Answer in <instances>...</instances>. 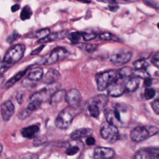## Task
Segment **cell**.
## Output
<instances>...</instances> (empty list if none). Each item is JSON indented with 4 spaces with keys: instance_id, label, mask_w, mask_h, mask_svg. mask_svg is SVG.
I'll use <instances>...</instances> for the list:
<instances>
[{
    "instance_id": "cell-1",
    "label": "cell",
    "mask_w": 159,
    "mask_h": 159,
    "mask_svg": "<svg viewBox=\"0 0 159 159\" xmlns=\"http://www.w3.org/2000/svg\"><path fill=\"white\" fill-rule=\"evenodd\" d=\"M25 47L23 44H17L9 48L5 53L1 66L0 73L2 74L11 66L18 62L24 56Z\"/></svg>"
},
{
    "instance_id": "cell-2",
    "label": "cell",
    "mask_w": 159,
    "mask_h": 159,
    "mask_svg": "<svg viewBox=\"0 0 159 159\" xmlns=\"http://www.w3.org/2000/svg\"><path fill=\"white\" fill-rule=\"evenodd\" d=\"M158 129L155 126H138L130 132L131 139L136 142H142L156 135Z\"/></svg>"
},
{
    "instance_id": "cell-3",
    "label": "cell",
    "mask_w": 159,
    "mask_h": 159,
    "mask_svg": "<svg viewBox=\"0 0 159 159\" xmlns=\"http://www.w3.org/2000/svg\"><path fill=\"white\" fill-rule=\"evenodd\" d=\"M108 101V97L105 94H98L92 98L88 102L87 108L89 114L97 118L102 109H103Z\"/></svg>"
},
{
    "instance_id": "cell-4",
    "label": "cell",
    "mask_w": 159,
    "mask_h": 159,
    "mask_svg": "<svg viewBox=\"0 0 159 159\" xmlns=\"http://www.w3.org/2000/svg\"><path fill=\"white\" fill-rule=\"evenodd\" d=\"M119 78L118 72L116 70H109L98 73L96 76V81L98 90L103 91Z\"/></svg>"
},
{
    "instance_id": "cell-5",
    "label": "cell",
    "mask_w": 159,
    "mask_h": 159,
    "mask_svg": "<svg viewBox=\"0 0 159 159\" xmlns=\"http://www.w3.org/2000/svg\"><path fill=\"white\" fill-rule=\"evenodd\" d=\"M69 54L68 51L63 47H57L53 48L48 57L44 58L40 63L42 65H51L65 58Z\"/></svg>"
},
{
    "instance_id": "cell-6",
    "label": "cell",
    "mask_w": 159,
    "mask_h": 159,
    "mask_svg": "<svg viewBox=\"0 0 159 159\" xmlns=\"http://www.w3.org/2000/svg\"><path fill=\"white\" fill-rule=\"evenodd\" d=\"M100 133L102 137L111 143L116 142L119 136V132L116 126L107 122H102L101 125Z\"/></svg>"
},
{
    "instance_id": "cell-7",
    "label": "cell",
    "mask_w": 159,
    "mask_h": 159,
    "mask_svg": "<svg viewBox=\"0 0 159 159\" xmlns=\"http://www.w3.org/2000/svg\"><path fill=\"white\" fill-rule=\"evenodd\" d=\"M74 115L70 108H65L61 111L56 117L55 125L61 129H67L72 122Z\"/></svg>"
},
{
    "instance_id": "cell-8",
    "label": "cell",
    "mask_w": 159,
    "mask_h": 159,
    "mask_svg": "<svg viewBox=\"0 0 159 159\" xmlns=\"http://www.w3.org/2000/svg\"><path fill=\"white\" fill-rule=\"evenodd\" d=\"M132 53L129 50L124 48H119L112 54L110 60L116 66L123 65L129 62L132 58Z\"/></svg>"
},
{
    "instance_id": "cell-9",
    "label": "cell",
    "mask_w": 159,
    "mask_h": 159,
    "mask_svg": "<svg viewBox=\"0 0 159 159\" xmlns=\"http://www.w3.org/2000/svg\"><path fill=\"white\" fill-rule=\"evenodd\" d=\"M81 94L76 89H71L66 92L65 95V101L73 108L78 107L81 101Z\"/></svg>"
},
{
    "instance_id": "cell-10",
    "label": "cell",
    "mask_w": 159,
    "mask_h": 159,
    "mask_svg": "<svg viewBox=\"0 0 159 159\" xmlns=\"http://www.w3.org/2000/svg\"><path fill=\"white\" fill-rule=\"evenodd\" d=\"M134 159H159L158 148H147L139 150L135 155Z\"/></svg>"
},
{
    "instance_id": "cell-11",
    "label": "cell",
    "mask_w": 159,
    "mask_h": 159,
    "mask_svg": "<svg viewBox=\"0 0 159 159\" xmlns=\"http://www.w3.org/2000/svg\"><path fill=\"white\" fill-rule=\"evenodd\" d=\"M125 84L119 80V78L110 84L107 88V93L110 96L118 97L124 94L125 90Z\"/></svg>"
},
{
    "instance_id": "cell-12",
    "label": "cell",
    "mask_w": 159,
    "mask_h": 159,
    "mask_svg": "<svg viewBox=\"0 0 159 159\" xmlns=\"http://www.w3.org/2000/svg\"><path fill=\"white\" fill-rule=\"evenodd\" d=\"M114 156V151L108 147H96L93 152L94 159H111Z\"/></svg>"
},
{
    "instance_id": "cell-13",
    "label": "cell",
    "mask_w": 159,
    "mask_h": 159,
    "mask_svg": "<svg viewBox=\"0 0 159 159\" xmlns=\"http://www.w3.org/2000/svg\"><path fill=\"white\" fill-rule=\"evenodd\" d=\"M104 114L106 122L112 124L116 126L120 120V114L118 110L115 109H111L109 107H106L104 109Z\"/></svg>"
},
{
    "instance_id": "cell-14",
    "label": "cell",
    "mask_w": 159,
    "mask_h": 159,
    "mask_svg": "<svg viewBox=\"0 0 159 159\" xmlns=\"http://www.w3.org/2000/svg\"><path fill=\"white\" fill-rule=\"evenodd\" d=\"M1 113L2 119L9 120L14 113V106L11 101H6L1 106Z\"/></svg>"
},
{
    "instance_id": "cell-15",
    "label": "cell",
    "mask_w": 159,
    "mask_h": 159,
    "mask_svg": "<svg viewBox=\"0 0 159 159\" xmlns=\"http://www.w3.org/2000/svg\"><path fill=\"white\" fill-rule=\"evenodd\" d=\"M44 99L41 92L40 91H37L33 94L30 97V101L29 102L27 109H29L30 111L36 110L40 107Z\"/></svg>"
},
{
    "instance_id": "cell-16",
    "label": "cell",
    "mask_w": 159,
    "mask_h": 159,
    "mask_svg": "<svg viewBox=\"0 0 159 159\" xmlns=\"http://www.w3.org/2000/svg\"><path fill=\"white\" fill-rule=\"evenodd\" d=\"M60 78V73L54 69H50L47 71L43 77H42V81L44 83L50 84L55 83Z\"/></svg>"
},
{
    "instance_id": "cell-17",
    "label": "cell",
    "mask_w": 159,
    "mask_h": 159,
    "mask_svg": "<svg viewBox=\"0 0 159 159\" xmlns=\"http://www.w3.org/2000/svg\"><path fill=\"white\" fill-rule=\"evenodd\" d=\"M93 134V130L89 128L78 129L73 131L71 134V138L73 140L80 139L83 137H89Z\"/></svg>"
},
{
    "instance_id": "cell-18",
    "label": "cell",
    "mask_w": 159,
    "mask_h": 159,
    "mask_svg": "<svg viewBox=\"0 0 159 159\" xmlns=\"http://www.w3.org/2000/svg\"><path fill=\"white\" fill-rule=\"evenodd\" d=\"M39 127L36 125H32L23 128L21 130V134L22 136L27 139H32L39 132Z\"/></svg>"
},
{
    "instance_id": "cell-19",
    "label": "cell",
    "mask_w": 159,
    "mask_h": 159,
    "mask_svg": "<svg viewBox=\"0 0 159 159\" xmlns=\"http://www.w3.org/2000/svg\"><path fill=\"white\" fill-rule=\"evenodd\" d=\"M65 35H66L65 31H62V32H55V33H52V34L50 33L45 38L39 40L38 42H39V43H48V42L60 40V39L64 38Z\"/></svg>"
},
{
    "instance_id": "cell-20",
    "label": "cell",
    "mask_w": 159,
    "mask_h": 159,
    "mask_svg": "<svg viewBox=\"0 0 159 159\" xmlns=\"http://www.w3.org/2000/svg\"><path fill=\"white\" fill-rule=\"evenodd\" d=\"M43 75V69L41 67L37 66L32 68L29 72L27 78L30 81H38L42 78Z\"/></svg>"
},
{
    "instance_id": "cell-21",
    "label": "cell",
    "mask_w": 159,
    "mask_h": 159,
    "mask_svg": "<svg viewBox=\"0 0 159 159\" xmlns=\"http://www.w3.org/2000/svg\"><path fill=\"white\" fill-rule=\"evenodd\" d=\"M29 70V68L23 70V71H21L20 72H19L18 73H17L16 75H15L13 77H12L11 78H10L5 84L4 85V88H10L11 86H12L13 84H14L17 81H18L19 80H20L24 75L26 73V72L28 71Z\"/></svg>"
},
{
    "instance_id": "cell-22",
    "label": "cell",
    "mask_w": 159,
    "mask_h": 159,
    "mask_svg": "<svg viewBox=\"0 0 159 159\" xmlns=\"http://www.w3.org/2000/svg\"><path fill=\"white\" fill-rule=\"evenodd\" d=\"M140 85V79L137 77L130 78L127 83L125 84V89L130 91L132 92L135 91Z\"/></svg>"
},
{
    "instance_id": "cell-23",
    "label": "cell",
    "mask_w": 159,
    "mask_h": 159,
    "mask_svg": "<svg viewBox=\"0 0 159 159\" xmlns=\"http://www.w3.org/2000/svg\"><path fill=\"white\" fill-rule=\"evenodd\" d=\"M133 74H134V70L131 67H129V66L122 68L118 72L119 76L121 79L129 77Z\"/></svg>"
},
{
    "instance_id": "cell-24",
    "label": "cell",
    "mask_w": 159,
    "mask_h": 159,
    "mask_svg": "<svg viewBox=\"0 0 159 159\" xmlns=\"http://www.w3.org/2000/svg\"><path fill=\"white\" fill-rule=\"evenodd\" d=\"M32 15V11L31 8L29 6H25L23 7V9L21 11L20 17L21 20H25L30 19Z\"/></svg>"
},
{
    "instance_id": "cell-25",
    "label": "cell",
    "mask_w": 159,
    "mask_h": 159,
    "mask_svg": "<svg viewBox=\"0 0 159 159\" xmlns=\"http://www.w3.org/2000/svg\"><path fill=\"white\" fill-rule=\"evenodd\" d=\"M99 39L101 40H113V41H119L117 37L112 34L111 32H103L99 35Z\"/></svg>"
},
{
    "instance_id": "cell-26",
    "label": "cell",
    "mask_w": 159,
    "mask_h": 159,
    "mask_svg": "<svg viewBox=\"0 0 159 159\" xmlns=\"http://www.w3.org/2000/svg\"><path fill=\"white\" fill-rule=\"evenodd\" d=\"M148 65V63L145 59H139L134 62V66L137 70H146Z\"/></svg>"
},
{
    "instance_id": "cell-27",
    "label": "cell",
    "mask_w": 159,
    "mask_h": 159,
    "mask_svg": "<svg viewBox=\"0 0 159 159\" xmlns=\"http://www.w3.org/2000/svg\"><path fill=\"white\" fill-rule=\"evenodd\" d=\"M66 91L64 90H60L57 91L52 97H51V102L56 103L60 101L63 97L65 98Z\"/></svg>"
},
{
    "instance_id": "cell-28",
    "label": "cell",
    "mask_w": 159,
    "mask_h": 159,
    "mask_svg": "<svg viewBox=\"0 0 159 159\" xmlns=\"http://www.w3.org/2000/svg\"><path fill=\"white\" fill-rule=\"evenodd\" d=\"M81 37V34L80 32H72L68 34L67 39L73 43H78Z\"/></svg>"
},
{
    "instance_id": "cell-29",
    "label": "cell",
    "mask_w": 159,
    "mask_h": 159,
    "mask_svg": "<svg viewBox=\"0 0 159 159\" xmlns=\"http://www.w3.org/2000/svg\"><path fill=\"white\" fill-rule=\"evenodd\" d=\"M81 34V37L85 41H90L95 39L97 34L94 32H83Z\"/></svg>"
},
{
    "instance_id": "cell-30",
    "label": "cell",
    "mask_w": 159,
    "mask_h": 159,
    "mask_svg": "<svg viewBox=\"0 0 159 159\" xmlns=\"http://www.w3.org/2000/svg\"><path fill=\"white\" fill-rule=\"evenodd\" d=\"M98 1L104 2V3H109V4H129L130 2L129 0H97Z\"/></svg>"
},
{
    "instance_id": "cell-31",
    "label": "cell",
    "mask_w": 159,
    "mask_h": 159,
    "mask_svg": "<svg viewBox=\"0 0 159 159\" xmlns=\"http://www.w3.org/2000/svg\"><path fill=\"white\" fill-rule=\"evenodd\" d=\"M50 30L49 29H43L40 30H38L36 32L35 37L39 39V40H40V39H43L45 37H47L50 34Z\"/></svg>"
},
{
    "instance_id": "cell-32",
    "label": "cell",
    "mask_w": 159,
    "mask_h": 159,
    "mask_svg": "<svg viewBox=\"0 0 159 159\" xmlns=\"http://www.w3.org/2000/svg\"><path fill=\"white\" fill-rule=\"evenodd\" d=\"M156 91L154 89L151 88H147L144 92V96L147 99H151L155 96Z\"/></svg>"
},
{
    "instance_id": "cell-33",
    "label": "cell",
    "mask_w": 159,
    "mask_h": 159,
    "mask_svg": "<svg viewBox=\"0 0 159 159\" xmlns=\"http://www.w3.org/2000/svg\"><path fill=\"white\" fill-rule=\"evenodd\" d=\"M80 47L88 53H91L97 48V45L93 44H82Z\"/></svg>"
},
{
    "instance_id": "cell-34",
    "label": "cell",
    "mask_w": 159,
    "mask_h": 159,
    "mask_svg": "<svg viewBox=\"0 0 159 159\" xmlns=\"http://www.w3.org/2000/svg\"><path fill=\"white\" fill-rule=\"evenodd\" d=\"M134 74H135L137 77H140V78H146L148 77H150L149 74L147 73L146 70H136L135 71H134Z\"/></svg>"
},
{
    "instance_id": "cell-35",
    "label": "cell",
    "mask_w": 159,
    "mask_h": 159,
    "mask_svg": "<svg viewBox=\"0 0 159 159\" xmlns=\"http://www.w3.org/2000/svg\"><path fill=\"white\" fill-rule=\"evenodd\" d=\"M80 150V148L77 146H73L70 148H68L66 150V153L68 155H74L76 153H77Z\"/></svg>"
},
{
    "instance_id": "cell-36",
    "label": "cell",
    "mask_w": 159,
    "mask_h": 159,
    "mask_svg": "<svg viewBox=\"0 0 159 159\" xmlns=\"http://www.w3.org/2000/svg\"><path fill=\"white\" fill-rule=\"evenodd\" d=\"M151 62L157 68L159 67V53L157 52L151 59Z\"/></svg>"
},
{
    "instance_id": "cell-37",
    "label": "cell",
    "mask_w": 159,
    "mask_h": 159,
    "mask_svg": "<svg viewBox=\"0 0 159 159\" xmlns=\"http://www.w3.org/2000/svg\"><path fill=\"white\" fill-rule=\"evenodd\" d=\"M152 107L154 112L157 114H159V100L158 99H155L154 101L152 102Z\"/></svg>"
},
{
    "instance_id": "cell-38",
    "label": "cell",
    "mask_w": 159,
    "mask_h": 159,
    "mask_svg": "<svg viewBox=\"0 0 159 159\" xmlns=\"http://www.w3.org/2000/svg\"><path fill=\"white\" fill-rule=\"evenodd\" d=\"M18 37H19V34L17 32H14L7 38V42L11 43L12 42H14L15 40H16L18 38Z\"/></svg>"
},
{
    "instance_id": "cell-39",
    "label": "cell",
    "mask_w": 159,
    "mask_h": 159,
    "mask_svg": "<svg viewBox=\"0 0 159 159\" xmlns=\"http://www.w3.org/2000/svg\"><path fill=\"white\" fill-rule=\"evenodd\" d=\"M30 112H31V111H30L29 109H25V110L21 111V112L19 114L18 117H19V118L23 119L25 118L26 117H27V116L30 114Z\"/></svg>"
},
{
    "instance_id": "cell-40",
    "label": "cell",
    "mask_w": 159,
    "mask_h": 159,
    "mask_svg": "<svg viewBox=\"0 0 159 159\" xmlns=\"http://www.w3.org/2000/svg\"><path fill=\"white\" fill-rule=\"evenodd\" d=\"M152 79L150 78V77H148V78H145L144 80V81H143V85L145 86V87H147V88H149L152 84Z\"/></svg>"
},
{
    "instance_id": "cell-41",
    "label": "cell",
    "mask_w": 159,
    "mask_h": 159,
    "mask_svg": "<svg viewBox=\"0 0 159 159\" xmlns=\"http://www.w3.org/2000/svg\"><path fill=\"white\" fill-rule=\"evenodd\" d=\"M108 9L111 12H116L119 9V7L117 4H109Z\"/></svg>"
},
{
    "instance_id": "cell-42",
    "label": "cell",
    "mask_w": 159,
    "mask_h": 159,
    "mask_svg": "<svg viewBox=\"0 0 159 159\" xmlns=\"http://www.w3.org/2000/svg\"><path fill=\"white\" fill-rule=\"evenodd\" d=\"M95 139L92 137H88L86 140V143L88 145H93L95 143Z\"/></svg>"
},
{
    "instance_id": "cell-43",
    "label": "cell",
    "mask_w": 159,
    "mask_h": 159,
    "mask_svg": "<svg viewBox=\"0 0 159 159\" xmlns=\"http://www.w3.org/2000/svg\"><path fill=\"white\" fill-rule=\"evenodd\" d=\"M43 47H44V45H40V47H37L36 49L34 50L32 52L31 55H34L39 54V53L42 50V49L43 48Z\"/></svg>"
},
{
    "instance_id": "cell-44",
    "label": "cell",
    "mask_w": 159,
    "mask_h": 159,
    "mask_svg": "<svg viewBox=\"0 0 159 159\" xmlns=\"http://www.w3.org/2000/svg\"><path fill=\"white\" fill-rule=\"evenodd\" d=\"M20 8V5L18 4H15L14 5H13L12 7H11V11L12 12H16L17 11H18Z\"/></svg>"
},
{
    "instance_id": "cell-45",
    "label": "cell",
    "mask_w": 159,
    "mask_h": 159,
    "mask_svg": "<svg viewBox=\"0 0 159 159\" xmlns=\"http://www.w3.org/2000/svg\"><path fill=\"white\" fill-rule=\"evenodd\" d=\"M22 159H39V157L36 155H31L25 156L23 157Z\"/></svg>"
},
{
    "instance_id": "cell-46",
    "label": "cell",
    "mask_w": 159,
    "mask_h": 159,
    "mask_svg": "<svg viewBox=\"0 0 159 159\" xmlns=\"http://www.w3.org/2000/svg\"><path fill=\"white\" fill-rule=\"evenodd\" d=\"M17 100L19 103H21L22 101V94H18L17 96Z\"/></svg>"
},
{
    "instance_id": "cell-47",
    "label": "cell",
    "mask_w": 159,
    "mask_h": 159,
    "mask_svg": "<svg viewBox=\"0 0 159 159\" xmlns=\"http://www.w3.org/2000/svg\"><path fill=\"white\" fill-rule=\"evenodd\" d=\"M4 80V77L2 75V74L0 73V85L2 83Z\"/></svg>"
},
{
    "instance_id": "cell-48",
    "label": "cell",
    "mask_w": 159,
    "mask_h": 159,
    "mask_svg": "<svg viewBox=\"0 0 159 159\" xmlns=\"http://www.w3.org/2000/svg\"><path fill=\"white\" fill-rule=\"evenodd\" d=\"M78 1H81V2H86V3H88V2H89V1H86V0H78Z\"/></svg>"
},
{
    "instance_id": "cell-49",
    "label": "cell",
    "mask_w": 159,
    "mask_h": 159,
    "mask_svg": "<svg viewBox=\"0 0 159 159\" xmlns=\"http://www.w3.org/2000/svg\"><path fill=\"white\" fill-rule=\"evenodd\" d=\"M2 150V146L1 144H0V153H1Z\"/></svg>"
}]
</instances>
